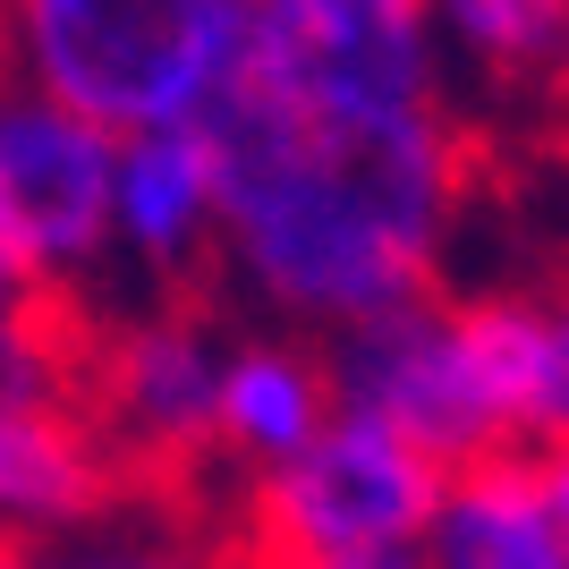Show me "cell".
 <instances>
[{"instance_id": "6da1fadb", "label": "cell", "mask_w": 569, "mask_h": 569, "mask_svg": "<svg viewBox=\"0 0 569 569\" xmlns=\"http://www.w3.org/2000/svg\"><path fill=\"white\" fill-rule=\"evenodd\" d=\"M221 162V281L281 332L332 340L442 298L476 137L459 111H323L230 77L204 111Z\"/></svg>"}, {"instance_id": "277c9868", "label": "cell", "mask_w": 569, "mask_h": 569, "mask_svg": "<svg viewBox=\"0 0 569 569\" xmlns=\"http://www.w3.org/2000/svg\"><path fill=\"white\" fill-rule=\"evenodd\" d=\"M213 298H137V307H86L77 391L111 433L144 493L213 501L221 476V366H230Z\"/></svg>"}, {"instance_id": "d6986e66", "label": "cell", "mask_w": 569, "mask_h": 569, "mask_svg": "<svg viewBox=\"0 0 569 569\" xmlns=\"http://www.w3.org/2000/svg\"><path fill=\"white\" fill-rule=\"evenodd\" d=\"M561 86H569V77H561Z\"/></svg>"}, {"instance_id": "3957f363", "label": "cell", "mask_w": 569, "mask_h": 569, "mask_svg": "<svg viewBox=\"0 0 569 569\" xmlns=\"http://www.w3.org/2000/svg\"><path fill=\"white\" fill-rule=\"evenodd\" d=\"M256 0H0V69L111 137L179 128L247 60Z\"/></svg>"}, {"instance_id": "5b68a950", "label": "cell", "mask_w": 569, "mask_h": 569, "mask_svg": "<svg viewBox=\"0 0 569 569\" xmlns=\"http://www.w3.org/2000/svg\"><path fill=\"white\" fill-rule=\"evenodd\" d=\"M442 459H426L400 426L366 408H340L307 451L272 476H247L221 519L247 561H323V552H391L426 545L442 501Z\"/></svg>"}, {"instance_id": "ac0fdd59", "label": "cell", "mask_w": 569, "mask_h": 569, "mask_svg": "<svg viewBox=\"0 0 569 569\" xmlns=\"http://www.w3.org/2000/svg\"><path fill=\"white\" fill-rule=\"evenodd\" d=\"M545 493H552V519H561V552H569V442H545Z\"/></svg>"}, {"instance_id": "8992f818", "label": "cell", "mask_w": 569, "mask_h": 569, "mask_svg": "<svg viewBox=\"0 0 569 569\" xmlns=\"http://www.w3.org/2000/svg\"><path fill=\"white\" fill-rule=\"evenodd\" d=\"M111 128L0 77V247L60 307H86V289L111 272Z\"/></svg>"}, {"instance_id": "e0dca14e", "label": "cell", "mask_w": 569, "mask_h": 569, "mask_svg": "<svg viewBox=\"0 0 569 569\" xmlns=\"http://www.w3.org/2000/svg\"><path fill=\"white\" fill-rule=\"evenodd\" d=\"M247 569H426V552L391 545V552H323V561H247Z\"/></svg>"}, {"instance_id": "7c38bea8", "label": "cell", "mask_w": 569, "mask_h": 569, "mask_svg": "<svg viewBox=\"0 0 569 569\" xmlns=\"http://www.w3.org/2000/svg\"><path fill=\"white\" fill-rule=\"evenodd\" d=\"M0 569H247L221 501H170L144 493L119 519L60 536V545H9L0 536Z\"/></svg>"}, {"instance_id": "ba28073f", "label": "cell", "mask_w": 569, "mask_h": 569, "mask_svg": "<svg viewBox=\"0 0 569 569\" xmlns=\"http://www.w3.org/2000/svg\"><path fill=\"white\" fill-rule=\"evenodd\" d=\"M111 263L137 298H213L221 289V162L204 119L119 137Z\"/></svg>"}, {"instance_id": "8fae6325", "label": "cell", "mask_w": 569, "mask_h": 569, "mask_svg": "<svg viewBox=\"0 0 569 569\" xmlns=\"http://www.w3.org/2000/svg\"><path fill=\"white\" fill-rule=\"evenodd\" d=\"M426 569H569L536 451H493L442 476L426 519Z\"/></svg>"}, {"instance_id": "9c48e42d", "label": "cell", "mask_w": 569, "mask_h": 569, "mask_svg": "<svg viewBox=\"0 0 569 569\" xmlns=\"http://www.w3.org/2000/svg\"><path fill=\"white\" fill-rule=\"evenodd\" d=\"M128 501H144V485L128 476V459L111 451V433L94 426L86 391H51L0 433V536L9 545H60L86 527L119 519Z\"/></svg>"}, {"instance_id": "52a82bcc", "label": "cell", "mask_w": 569, "mask_h": 569, "mask_svg": "<svg viewBox=\"0 0 569 569\" xmlns=\"http://www.w3.org/2000/svg\"><path fill=\"white\" fill-rule=\"evenodd\" d=\"M238 77L323 111H442L451 60L433 0H256Z\"/></svg>"}, {"instance_id": "30bf717a", "label": "cell", "mask_w": 569, "mask_h": 569, "mask_svg": "<svg viewBox=\"0 0 569 569\" xmlns=\"http://www.w3.org/2000/svg\"><path fill=\"white\" fill-rule=\"evenodd\" d=\"M340 417L332 391V357L307 332H238L230 366H221V468L272 476L307 451L315 433Z\"/></svg>"}, {"instance_id": "9a60e30c", "label": "cell", "mask_w": 569, "mask_h": 569, "mask_svg": "<svg viewBox=\"0 0 569 569\" xmlns=\"http://www.w3.org/2000/svg\"><path fill=\"white\" fill-rule=\"evenodd\" d=\"M51 307H60V298H43V289H34V281L18 272V256L0 247V349H9V340H26V332H34V323H43Z\"/></svg>"}, {"instance_id": "7a4b0ae2", "label": "cell", "mask_w": 569, "mask_h": 569, "mask_svg": "<svg viewBox=\"0 0 569 569\" xmlns=\"http://www.w3.org/2000/svg\"><path fill=\"white\" fill-rule=\"evenodd\" d=\"M340 408H366L442 468L552 442V315L545 289L417 298L323 340Z\"/></svg>"}, {"instance_id": "4fadbf2b", "label": "cell", "mask_w": 569, "mask_h": 569, "mask_svg": "<svg viewBox=\"0 0 569 569\" xmlns=\"http://www.w3.org/2000/svg\"><path fill=\"white\" fill-rule=\"evenodd\" d=\"M442 60L485 86H552L569 77V0H433Z\"/></svg>"}, {"instance_id": "2e32d148", "label": "cell", "mask_w": 569, "mask_h": 569, "mask_svg": "<svg viewBox=\"0 0 569 569\" xmlns=\"http://www.w3.org/2000/svg\"><path fill=\"white\" fill-rule=\"evenodd\" d=\"M545 315H552V442H569V272L545 289Z\"/></svg>"}, {"instance_id": "5bb4252c", "label": "cell", "mask_w": 569, "mask_h": 569, "mask_svg": "<svg viewBox=\"0 0 569 569\" xmlns=\"http://www.w3.org/2000/svg\"><path fill=\"white\" fill-rule=\"evenodd\" d=\"M77 357H86V307H51L26 340H9V349H0V433L18 426L34 400L69 391Z\"/></svg>"}]
</instances>
